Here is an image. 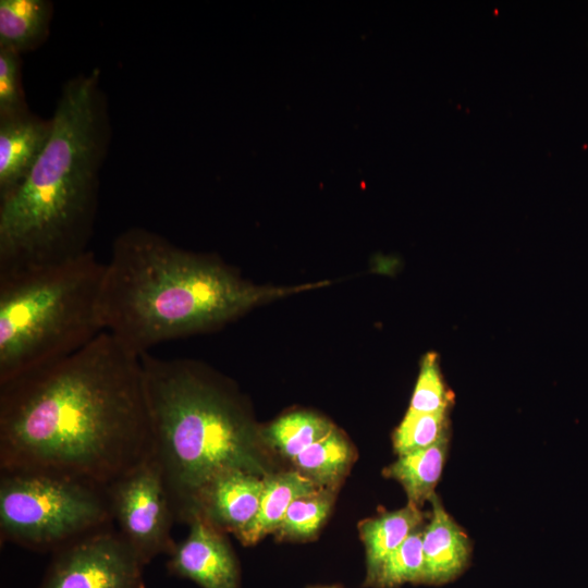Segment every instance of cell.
<instances>
[{
	"instance_id": "6da1fadb",
	"label": "cell",
	"mask_w": 588,
	"mask_h": 588,
	"mask_svg": "<svg viewBox=\"0 0 588 588\" xmlns=\"http://www.w3.org/2000/svg\"><path fill=\"white\" fill-rule=\"evenodd\" d=\"M152 455L140 356L107 331L0 384L1 473L52 475L107 490Z\"/></svg>"
},
{
	"instance_id": "7a4b0ae2",
	"label": "cell",
	"mask_w": 588,
	"mask_h": 588,
	"mask_svg": "<svg viewBox=\"0 0 588 588\" xmlns=\"http://www.w3.org/2000/svg\"><path fill=\"white\" fill-rule=\"evenodd\" d=\"M257 286L212 257L144 228L114 241L99 297L103 331L137 356L157 344L207 330L270 299L315 289Z\"/></svg>"
},
{
	"instance_id": "3957f363",
	"label": "cell",
	"mask_w": 588,
	"mask_h": 588,
	"mask_svg": "<svg viewBox=\"0 0 588 588\" xmlns=\"http://www.w3.org/2000/svg\"><path fill=\"white\" fill-rule=\"evenodd\" d=\"M94 69L68 81L48 143L24 182L0 199V272L62 262L86 253L110 125Z\"/></svg>"
},
{
	"instance_id": "277c9868",
	"label": "cell",
	"mask_w": 588,
	"mask_h": 588,
	"mask_svg": "<svg viewBox=\"0 0 588 588\" xmlns=\"http://www.w3.org/2000/svg\"><path fill=\"white\" fill-rule=\"evenodd\" d=\"M158 464L176 520L200 492L231 470L262 473L257 433L237 396L194 362L140 356Z\"/></svg>"
},
{
	"instance_id": "5b68a950",
	"label": "cell",
	"mask_w": 588,
	"mask_h": 588,
	"mask_svg": "<svg viewBox=\"0 0 588 588\" xmlns=\"http://www.w3.org/2000/svg\"><path fill=\"white\" fill-rule=\"evenodd\" d=\"M103 272L91 250L0 272V384L73 354L103 331Z\"/></svg>"
},
{
	"instance_id": "8992f818",
	"label": "cell",
	"mask_w": 588,
	"mask_h": 588,
	"mask_svg": "<svg viewBox=\"0 0 588 588\" xmlns=\"http://www.w3.org/2000/svg\"><path fill=\"white\" fill-rule=\"evenodd\" d=\"M112 522L105 489L52 475L1 473L2 541L56 552Z\"/></svg>"
},
{
	"instance_id": "52a82bcc",
	"label": "cell",
	"mask_w": 588,
	"mask_h": 588,
	"mask_svg": "<svg viewBox=\"0 0 588 588\" xmlns=\"http://www.w3.org/2000/svg\"><path fill=\"white\" fill-rule=\"evenodd\" d=\"M107 493L119 534L144 565L173 551L171 530L176 519L154 458L113 482Z\"/></svg>"
},
{
	"instance_id": "ba28073f",
	"label": "cell",
	"mask_w": 588,
	"mask_h": 588,
	"mask_svg": "<svg viewBox=\"0 0 588 588\" xmlns=\"http://www.w3.org/2000/svg\"><path fill=\"white\" fill-rule=\"evenodd\" d=\"M144 566L119 531L109 527L53 552L38 588H146Z\"/></svg>"
},
{
	"instance_id": "9c48e42d",
	"label": "cell",
	"mask_w": 588,
	"mask_h": 588,
	"mask_svg": "<svg viewBox=\"0 0 588 588\" xmlns=\"http://www.w3.org/2000/svg\"><path fill=\"white\" fill-rule=\"evenodd\" d=\"M188 525L185 540L168 555L169 573L203 588H238V564L221 529L199 512Z\"/></svg>"
},
{
	"instance_id": "30bf717a",
	"label": "cell",
	"mask_w": 588,
	"mask_h": 588,
	"mask_svg": "<svg viewBox=\"0 0 588 588\" xmlns=\"http://www.w3.org/2000/svg\"><path fill=\"white\" fill-rule=\"evenodd\" d=\"M262 490L264 478L258 475L243 470L226 471L200 492L195 513H201L221 530L237 535L256 516Z\"/></svg>"
},
{
	"instance_id": "8fae6325",
	"label": "cell",
	"mask_w": 588,
	"mask_h": 588,
	"mask_svg": "<svg viewBox=\"0 0 588 588\" xmlns=\"http://www.w3.org/2000/svg\"><path fill=\"white\" fill-rule=\"evenodd\" d=\"M52 128L51 118L32 112L0 120V199L27 177L45 149Z\"/></svg>"
},
{
	"instance_id": "7c38bea8",
	"label": "cell",
	"mask_w": 588,
	"mask_h": 588,
	"mask_svg": "<svg viewBox=\"0 0 588 588\" xmlns=\"http://www.w3.org/2000/svg\"><path fill=\"white\" fill-rule=\"evenodd\" d=\"M430 502L431 518L422 531L424 583L442 584L453 579L466 566L470 543L466 532L448 514L437 494Z\"/></svg>"
},
{
	"instance_id": "4fadbf2b",
	"label": "cell",
	"mask_w": 588,
	"mask_h": 588,
	"mask_svg": "<svg viewBox=\"0 0 588 588\" xmlns=\"http://www.w3.org/2000/svg\"><path fill=\"white\" fill-rule=\"evenodd\" d=\"M299 471H286L264 477L259 510L254 519L236 536L246 546L258 542L277 530L291 503L320 489Z\"/></svg>"
},
{
	"instance_id": "5bb4252c",
	"label": "cell",
	"mask_w": 588,
	"mask_h": 588,
	"mask_svg": "<svg viewBox=\"0 0 588 588\" xmlns=\"http://www.w3.org/2000/svg\"><path fill=\"white\" fill-rule=\"evenodd\" d=\"M424 520L418 506L408 504L393 512H385L359 524L360 538L366 548L367 579L373 581L382 562L399 548Z\"/></svg>"
},
{
	"instance_id": "9a60e30c",
	"label": "cell",
	"mask_w": 588,
	"mask_h": 588,
	"mask_svg": "<svg viewBox=\"0 0 588 588\" xmlns=\"http://www.w3.org/2000/svg\"><path fill=\"white\" fill-rule=\"evenodd\" d=\"M52 3L47 0L0 1V48L22 53L48 36Z\"/></svg>"
},
{
	"instance_id": "2e32d148",
	"label": "cell",
	"mask_w": 588,
	"mask_h": 588,
	"mask_svg": "<svg viewBox=\"0 0 588 588\" xmlns=\"http://www.w3.org/2000/svg\"><path fill=\"white\" fill-rule=\"evenodd\" d=\"M448 446L449 434L427 449L400 455L383 474L397 480L408 502L420 507L436 494L434 488L443 470Z\"/></svg>"
},
{
	"instance_id": "e0dca14e",
	"label": "cell",
	"mask_w": 588,
	"mask_h": 588,
	"mask_svg": "<svg viewBox=\"0 0 588 588\" xmlns=\"http://www.w3.org/2000/svg\"><path fill=\"white\" fill-rule=\"evenodd\" d=\"M354 450L335 428L292 460L305 477L319 487H335L346 474Z\"/></svg>"
},
{
	"instance_id": "ac0fdd59",
	"label": "cell",
	"mask_w": 588,
	"mask_h": 588,
	"mask_svg": "<svg viewBox=\"0 0 588 588\" xmlns=\"http://www.w3.org/2000/svg\"><path fill=\"white\" fill-rule=\"evenodd\" d=\"M333 425L306 412L292 413L277 419L264 432L270 444L285 457L293 460L309 445L323 438Z\"/></svg>"
},
{
	"instance_id": "d6986e66",
	"label": "cell",
	"mask_w": 588,
	"mask_h": 588,
	"mask_svg": "<svg viewBox=\"0 0 588 588\" xmlns=\"http://www.w3.org/2000/svg\"><path fill=\"white\" fill-rule=\"evenodd\" d=\"M422 531L412 532L382 562L371 585L391 588L404 583H424Z\"/></svg>"
},
{
	"instance_id": "ffe728a7",
	"label": "cell",
	"mask_w": 588,
	"mask_h": 588,
	"mask_svg": "<svg viewBox=\"0 0 588 588\" xmlns=\"http://www.w3.org/2000/svg\"><path fill=\"white\" fill-rule=\"evenodd\" d=\"M331 505L332 493L327 488L303 495L291 503L277 530L281 537L310 538L327 518Z\"/></svg>"
},
{
	"instance_id": "44dd1931",
	"label": "cell",
	"mask_w": 588,
	"mask_h": 588,
	"mask_svg": "<svg viewBox=\"0 0 588 588\" xmlns=\"http://www.w3.org/2000/svg\"><path fill=\"white\" fill-rule=\"evenodd\" d=\"M446 413H412L404 416L393 433V446L400 455L427 449L448 436Z\"/></svg>"
},
{
	"instance_id": "7402d4cb",
	"label": "cell",
	"mask_w": 588,
	"mask_h": 588,
	"mask_svg": "<svg viewBox=\"0 0 588 588\" xmlns=\"http://www.w3.org/2000/svg\"><path fill=\"white\" fill-rule=\"evenodd\" d=\"M452 394L442 380L437 355L427 354L412 395L408 412L412 413H446L451 405Z\"/></svg>"
},
{
	"instance_id": "603a6c76",
	"label": "cell",
	"mask_w": 588,
	"mask_h": 588,
	"mask_svg": "<svg viewBox=\"0 0 588 588\" xmlns=\"http://www.w3.org/2000/svg\"><path fill=\"white\" fill-rule=\"evenodd\" d=\"M21 53L0 48V120L28 112L22 86Z\"/></svg>"
}]
</instances>
